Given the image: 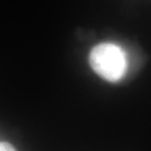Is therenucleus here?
Wrapping results in <instances>:
<instances>
[{"mask_svg":"<svg viewBox=\"0 0 151 151\" xmlns=\"http://www.w3.org/2000/svg\"><path fill=\"white\" fill-rule=\"evenodd\" d=\"M89 60L93 70L106 81H118L125 74L127 65L125 55L116 45H97L91 50Z\"/></svg>","mask_w":151,"mask_h":151,"instance_id":"1","label":"nucleus"},{"mask_svg":"<svg viewBox=\"0 0 151 151\" xmlns=\"http://www.w3.org/2000/svg\"><path fill=\"white\" fill-rule=\"evenodd\" d=\"M0 151H18L11 144L8 142H1L0 143Z\"/></svg>","mask_w":151,"mask_h":151,"instance_id":"2","label":"nucleus"}]
</instances>
